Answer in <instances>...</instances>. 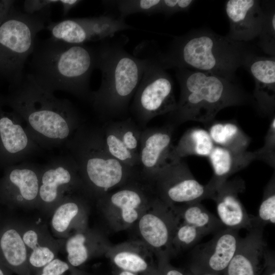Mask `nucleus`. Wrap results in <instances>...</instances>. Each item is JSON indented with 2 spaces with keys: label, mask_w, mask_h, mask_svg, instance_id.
Segmentation results:
<instances>
[{
  "label": "nucleus",
  "mask_w": 275,
  "mask_h": 275,
  "mask_svg": "<svg viewBox=\"0 0 275 275\" xmlns=\"http://www.w3.org/2000/svg\"><path fill=\"white\" fill-rule=\"evenodd\" d=\"M12 86L9 104L40 148L66 144L81 125L80 115L70 101L57 97L30 74Z\"/></svg>",
  "instance_id": "f257e3e1"
},
{
  "label": "nucleus",
  "mask_w": 275,
  "mask_h": 275,
  "mask_svg": "<svg viewBox=\"0 0 275 275\" xmlns=\"http://www.w3.org/2000/svg\"><path fill=\"white\" fill-rule=\"evenodd\" d=\"M254 53L244 42L232 40L203 28L174 37L164 52L147 51L144 54L166 70L191 68L235 79L236 70Z\"/></svg>",
  "instance_id": "f03ea898"
},
{
  "label": "nucleus",
  "mask_w": 275,
  "mask_h": 275,
  "mask_svg": "<svg viewBox=\"0 0 275 275\" xmlns=\"http://www.w3.org/2000/svg\"><path fill=\"white\" fill-rule=\"evenodd\" d=\"M31 56L29 74L37 82L53 92L64 91L89 100L90 77L97 65L96 47L50 37L37 42Z\"/></svg>",
  "instance_id": "7ed1b4c3"
},
{
  "label": "nucleus",
  "mask_w": 275,
  "mask_h": 275,
  "mask_svg": "<svg viewBox=\"0 0 275 275\" xmlns=\"http://www.w3.org/2000/svg\"><path fill=\"white\" fill-rule=\"evenodd\" d=\"M101 41L96 47V68L101 72L99 89L91 92L89 101L101 118L127 113L144 73L146 60L128 53L124 42Z\"/></svg>",
  "instance_id": "20e7f679"
},
{
  "label": "nucleus",
  "mask_w": 275,
  "mask_h": 275,
  "mask_svg": "<svg viewBox=\"0 0 275 275\" xmlns=\"http://www.w3.org/2000/svg\"><path fill=\"white\" fill-rule=\"evenodd\" d=\"M176 75L180 95L170 113L175 123L195 121L207 124L222 109L249 100L236 79L187 68H176Z\"/></svg>",
  "instance_id": "39448f33"
},
{
  "label": "nucleus",
  "mask_w": 275,
  "mask_h": 275,
  "mask_svg": "<svg viewBox=\"0 0 275 275\" xmlns=\"http://www.w3.org/2000/svg\"><path fill=\"white\" fill-rule=\"evenodd\" d=\"M65 144L77 165L87 196L98 199L140 176L138 168L108 152L102 128L81 124Z\"/></svg>",
  "instance_id": "423d86ee"
},
{
  "label": "nucleus",
  "mask_w": 275,
  "mask_h": 275,
  "mask_svg": "<svg viewBox=\"0 0 275 275\" xmlns=\"http://www.w3.org/2000/svg\"><path fill=\"white\" fill-rule=\"evenodd\" d=\"M45 12L28 14L14 5L0 24V77L12 85L21 81L33 52L37 35L45 27Z\"/></svg>",
  "instance_id": "0eeeda50"
},
{
  "label": "nucleus",
  "mask_w": 275,
  "mask_h": 275,
  "mask_svg": "<svg viewBox=\"0 0 275 275\" xmlns=\"http://www.w3.org/2000/svg\"><path fill=\"white\" fill-rule=\"evenodd\" d=\"M142 58L146 59V65L131 109L140 126L145 127L153 118L173 112L177 102L172 79L166 69L151 57Z\"/></svg>",
  "instance_id": "6e6552de"
},
{
  "label": "nucleus",
  "mask_w": 275,
  "mask_h": 275,
  "mask_svg": "<svg viewBox=\"0 0 275 275\" xmlns=\"http://www.w3.org/2000/svg\"><path fill=\"white\" fill-rule=\"evenodd\" d=\"M73 193L87 195L77 165L69 153L56 157L41 166L38 209L50 215L63 198Z\"/></svg>",
  "instance_id": "1a4fd4ad"
},
{
  "label": "nucleus",
  "mask_w": 275,
  "mask_h": 275,
  "mask_svg": "<svg viewBox=\"0 0 275 275\" xmlns=\"http://www.w3.org/2000/svg\"><path fill=\"white\" fill-rule=\"evenodd\" d=\"M157 198L170 207L211 199L214 191L194 177L186 162L180 159L162 169L151 182Z\"/></svg>",
  "instance_id": "9d476101"
},
{
  "label": "nucleus",
  "mask_w": 275,
  "mask_h": 275,
  "mask_svg": "<svg viewBox=\"0 0 275 275\" xmlns=\"http://www.w3.org/2000/svg\"><path fill=\"white\" fill-rule=\"evenodd\" d=\"M146 190L134 180L98 199V205L113 229L125 230L137 223L155 198Z\"/></svg>",
  "instance_id": "9b49d317"
},
{
  "label": "nucleus",
  "mask_w": 275,
  "mask_h": 275,
  "mask_svg": "<svg viewBox=\"0 0 275 275\" xmlns=\"http://www.w3.org/2000/svg\"><path fill=\"white\" fill-rule=\"evenodd\" d=\"M180 219L172 207L155 197L136 224L142 241L157 255L159 261L172 253V240Z\"/></svg>",
  "instance_id": "f8f14e48"
},
{
  "label": "nucleus",
  "mask_w": 275,
  "mask_h": 275,
  "mask_svg": "<svg viewBox=\"0 0 275 275\" xmlns=\"http://www.w3.org/2000/svg\"><path fill=\"white\" fill-rule=\"evenodd\" d=\"M41 166L28 161L9 169L0 182V203L10 208H37Z\"/></svg>",
  "instance_id": "ddd939ff"
},
{
  "label": "nucleus",
  "mask_w": 275,
  "mask_h": 275,
  "mask_svg": "<svg viewBox=\"0 0 275 275\" xmlns=\"http://www.w3.org/2000/svg\"><path fill=\"white\" fill-rule=\"evenodd\" d=\"M173 125L143 129L139 150V171L141 177L151 182L157 174L177 161L172 143Z\"/></svg>",
  "instance_id": "4468645a"
},
{
  "label": "nucleus",
  "mask_w": 275,
  "mask_h": 275,
  "mask_svg": "<svg viewBox=\"0 0 275 275\" xmlns=\"http://www.w3.org/2000/svg\"><path fill=\"white\" fill-rule=\"evenodd\" d=\"M238 231L225 228L209 241L197 245L193 253L199 269L211 274L225 271L238 246L240 238Z\"/></svg>",
  "instance_id": "2eb2a0df"
},
{
  "label": "nucleus",
  "mask_w": 275,
  "mask_h": 275,
  "mask_svg": "<svg viewBox=\"0 0 275 275\" xmlns=\"http://www.w3.org/2000/svg\"><path fill=\"white\" fill-rule=\"evenodd\" d=\"M244 189L243 180L235 178L227 180L214 191L211 199L216 203L218 218L225 228L249 231L255 227V216L248 213L238 197Z\"/></svg>",
  "instance_id": "dca6fc26"
},
{
  "label": "nucleus",
  "mask_w": 275,
  "mask_h": 275,
  "mask_svg": "<svg viewBox=\"0 0 275 275\" xmlns=\"http://www.w3.org/2000/svg\"><path fill=\"white\" fill-rule=\"evenodd\" d=\"M21 233L28 251V264L32 275L57 258L64 239L56 238L47 227L36 222H22Z\"/></svg>",
  "instance_id": "f3484780"
},
{
  "label": "nucleus",
  "mask_w": 275,
  "mask_h": 275,
  "mask_svg": "<svg viewBox=\"0 0 275 275\" xmlns=\"http://www.w3.org/2000/svg\"><path fill=\"white\" fill-rule=\"evenodd\" d=\"M256 0H228L225 11L230 22L226 36L237 42H246L257 38L263 18L262 5Z\"/></svg>",
  "instance_id": "a211bd4d"
},
{
  "label": "nucleus",
  "mask_w": 275,
  "mask_h": 275,
  "mask_svg": "<svg viewBox=\"0 0 275 275\" xmlns=\"http://www.w3.org/2000/svg\"><path fill=\"white\" fill-rule=\"evenodd\" d=\"M0 264L17 275H32L21 221L0 217Z\"/></svg>",
  "instance_id": "6ab92c4d"
},
{
  "label": "nucleus",
  "mask_w": 275,
  "mask_h": 275,
  "mask_svg": "<svg viewBox=\"0 0 275 275\" xmlns=\"http://www.w3.org/2000/svg\"><path fill=\"white\" fill-rule=\"evenodd\" d=\"M243 67L254 79L253 95L258 109L264 114H272L275 105V56H260L254 53L248 58Z\"/></svg>",
  "instance_id": "aec40b11"
},
{
  "label": "nucleus",
  "mask_w": 275,
  "mask_h": 275,
  "mask_svg": "<svg viewBox=\"0 0 275 275\" xmlns=\"http://www.w3.org/2000/svg\"><path fill=\"white\" fill-rule=\"evenodd\" d=\"M154 255L142 241H132L111 245L105 256L117 269L138 275H160L154 264Z\"/></svg>",
  "instance_id": "412c9836"
},
{
  "label": "nucleus",
  "mask_w": 275,
  "mask_h": 275,
  "mask_svg": "<svg viewBox=\"0 0 275 275\" xmlns=\"http://www.w3.org/2000/svg\"><path fill=\"white\" fill-rule=\"evenodd\" d=\"M263 230V227L256 226L245 237H240L225 275H257L260 263L269 255Z\"/></svg>",
  "instance_id": "4be33fe9"
},
{
  "label": "nucleus",
  "mask_w": 275,
  "mask_h": 275,
  "mask_svg": "<svg viewBox=\"0 0 275 275\" xmlns=\"http://www.w3.org/2000/svg\"><path fill=\"white\" fill-rule=\"evenodd\" d=\"M77 193L66 195L51 214L53 236L65 239L74 231L88 226V207Z\"/></svg>",
  "instance_id": "5701e85b"
},
{
  "label": "nucleus",
  "mask_w": 275,
  "mask_h": 275,
  "mask_svg": "<svg viewBox=\"0 0 275 275\" xmlns=\"http://www.w3.org/2000/svg\"><path fill=\"white\" fill-rule=\"evenodd\" d=\"M111 246L101 232L87 226L74 231L65 239L63 248L66 253L67 261L79 268L93 258L105 255Z\"/></svg>",
  "instance_id": "b1692460"
},
{
  "label": "nucleus",
  "mask_w": 275,
  "mask_h": 275,
  "mask_svg": "<svg viewBox=\"0 0 275 275\" xmlns=\"http://www.w3.org/2000/svg\"><path fill=\"white\" fill-rule=\"evenodd\" d=\"M208 156L213 175L207 184L214 191L230 176L259 159L257 151H236L218 146H214Z\"/></svg>",
  "instance_id": "393cba45"
},
{
  "label": "nucleus",
  "mask_w": 275,
  "mask_h": 275,
  "mask_svg": "<svg viewBox=\"0 0 275 275\" xmlns=\"http://www.w3.org/2000/svg\"><path fill=\"white\" fill-rule=\"evenodd\" d=\"M172 207L181 222L193 226L206 235L215 233L225 228L219 219L207 210L200 202Z\"/></svg>",
  "instance_id": "a878e982"
},
{
  "label": "nucleus",
  "mask_w": 275,
  "mask_h": 275,
  "mask_svg": "<svg viewBox=\"0 0 275 275\" xmlns=\"http://www.w3.org/2000/svg\"><path fill=\"white\" fill-rule=\"evenodd\" d=\"M214 147L208 132L202 128H191L184 133L174 146V152L179 159L193 155L207 156Z\"/></svg>",
  "instance_id": "bb28decb"
},
{
  "label": "nucleus",
  "mask_w": 275,
  "mask_h": 275,
  "mask_svg": "<svg viewBox=\"0 0 275 275\" xmlns=\"http://www.w3.org/2000/svg\"><path fill=\"white\" fill-rule=\"evenodd\" d=\"M46 29L51 38L71 44H84L90 42V36L82 18H67L50 22Z\"/></svg>",
  "instance_id": "cd10ccee"
},
{
  "label": "nucleus",
  "mask_w": 275,
  "mask_h": 275,
  "mask_svg": "<svg viewBox=\"0 0 275 275\" xmlns=\"http://www.w3.org/2000/svg\"><path fill=\"white\" fill-rule=\"evenodd\" d=\"M83 19L89 34L90 41L92 42L102 41L108 39L118 32L134 29L126 23L124 18L109 14L85 17Z\"/></svg>",
  "instance_id": "c85d7f7f"
},
{
  "label": "nucleus",
  "mask_w": 275,
  "mask_h": 275,
  "mask_svg": "<svg viewBox=\"0 0 275 275\" xmlns=\"http://www.w3.org/2000/svg\"><path fill=\"white\" fill-rule=\"evenodd\" d=\"M209 134L214 143L233 151H246L250 143L249 138L232 122L213 124Z\"/></svg>",
  "instance_id": "c756f323"
},
{
  "label": "nucleus",
  "mask_w": 275,
  "mask_h": 275,
  "mask_svg": "<svg viewBox=\"0 0 275 275\" xmlns=\"http://www.w3.org/2000/svg\"><path fill=\"white\" fill-rule=\"evenodd\" d=\"M106 148L114 158L131 167L138 168L139 156L128 150L122 141L115 121L107 122L102 128Z\"/></svg>",
  "instance_id": "7c9ffc66"
},
{
  "label": "nucleus",
  "mask_w": 275,
  "mask_h": 275,
  "mask_svg": "<svg viewBox=\"0 0 275 275\" xmlns=\"http://www.w3.org/2000/svg\"><path fill=\"white\" fill-rule=\"evenodd\" d=\"M264 15L261 28L258 36V46L266 54L275 56L274 2H262Z\"/></svg>",
  "instance_id": "2f4dec72"
},
{
  "label": "nucleus",
  "mask_w": 275,
  "mask_h": 275,
  "mask_svg": "<svg viewBox=\"0 0 275 275\" xmlns=\"http://www.w3.org/2000/svg\"><path fill=\"white\" fill-rule=\"evenodd\" d=\"M103 3L115 6L119 13V17L126 16L138 13L151 15L160 13L161 0H120L105 1Z\"/></svg>",
  "instance_id": "473e14b6"
},
{
  "label": "nucleus",
  "mask_w": 275,
  "mask_h": 275,
  "mask_svg": "<svg viewBox=\"0 0 275 275\" xmlns=\"http://www.w3.org/2000/svg\"><path fill=\"white\" fill-rule=\"evenodd\" d=\"M255 227L264 228L275 223V181L272 177L265 187L258 214L255 216Z\"/></svg>",
  "instance_id": "72a5a7b5"
},
{
  "label": "nucleus",
  "mask_w": 275,
  "mask_h": 275,
  "mask_svg": "<svg viewBox=\"0 0 275 275\" xmlns=\"http://www.w3.org/2000/svg\"><path fill=\"white\" fill-rule=\"evenodd\" d=\"M205 236L200 230L180 221L172 240L173 253L195 245Z\"/></svg>",
  "instance_id": "f704fd0d"
},
{
  "label": "nucleus",
  "mask_w": 275,
  "mask_h": 275,
  "mask_svg": "<svg viewBox=\"0 0 275 275\" xmlns=\"http://www.w3.org/2000/svg\"><path fill=\"white\" fill-rule=\"evenodd\" d=\"M115 122L120 137L126 148L139 155L143 129H141L131 118Z\"/></svg>",
  "instance_id": "c9c22d12"
},
{
  "label": "nucleus",
  "mask_w": 275,
  "mask_h": 275,
  "mask_svg": "<svg viewBox=\"0 0 275 275\" xmlns=\"http://www.w3.org/2000/svg\"><path fill=\"white\" fill-rule=\"evenodd\" d=\"M34 275H93L69 264L58 257L45 266Z\"/></svg>",
  "instance_id": "e433bc0d"
},
{
  "label": "nucleus",
  "mask_w": 275,
  "mask_h": 275,
  "mask_svg": "<svg viewBox=\"0 0 275 275\" xmlns=\"http://www.w3.org/2000/svg\"><path fill=\"white\" fill-rule=\"evenodd\" d=\"M274 139L275 118L273 117L265 137V145L257 151L259 159L264 160L271 166H274Z\"/></svg>",
  "instance_id": "4c0bfd02"
},
{
  "label": "nucleus",
  "mask_w": 275,
  "mask_h": 275,
  "mask_svg": "<svg viewBox=\"0 0 275 275\" xmlns=\"http://www.w3.org/2000/svg\"><path fill=\"white\" fill-rule=\"evenodd\" d=\"M195 2L192 0H161L160 13L170 16L178 12H186Z\"/></svg>",
  "instance_id": "58836bf2"
},
{
  "label": "nucleus",
  "mask_w": 275,
  "mask_h": 275,
  "mask_svg": "<svg viewBox=\"0 0 275 275\" xmlns=\"http://www.w3.org/2000/svg\"><path fill=\"white\" fill-rule=\"evenodd\" d=\"M59 2V0H26L23 2V11L28 14H35L46 10Z\"/></svg>",
  "instance_id": "ea45409f"
},
{
  "label": "nucleus",
  "mask_w": 275,
  "mask_h": 275,
  "mask_svg": "<svg viewBox=\"0 0 275 275\" xmlns=\"http://www.w3.org/2000/svg\"><path fill=\"white\" fill-rule=\"evenodd\" d=\"M14 4L15 1L13 0H0V24L6 18Z\"/></svg>",
  "instance_id": "a19ab883"
},
{
  "label": "nucleus",
  "mask_w": 275,
  "mask_h": 275,
  "mask_svg": "<svg viewBox=\"0 0 275 275\" xmlns=\"http://www.w3.org/2000/svg\"><path fill=\"white\" fill-rule=\"evenodd\" d=\"M82 2L79 0H61L59 1V4L62 6L63 15H66L71 9Z\"/></svg>",
  "instance_id": "79ce46f5"
},
{
  "label": "nucleus",
  "mask_w": 275,
  "mask_h": 275,
  "mask_svg": "<svg viewBox=\"0 0 275 275\" xmlns=\"http://www.w3.org/2000/svg\"><path fill=\"white\" fill-rule=\"evenodd\" d=\"M164 275H184L182 272L178 269L173 268H167V270L165 271Z\"/></svg>",
  "instance_id": "37998d69"
},
{
  "label": "nucleus",
  "mask_w": 275,
  "mask_h": 275,
  "mask_svg": "<svg viewBox=\"0 0 275 275\" xmlns=\"http://www.w3.org/2000/svg\"><path fill=\"white\" fill-rule=\"evenodd\" d=\"M12 272L0 264V275H12Z\"/></svg>",
  "instance_id": "c03bdc74"
},
{
  "label": "nucleus",
  "mask_w": 275,
  "mask_h": 275,
  "mask_svg": "<svg viewBox=\"0 0 275 275\" xmlns=\"http://www.w3.org/2000/svg\"><path fill=\"white\" fill-rule=\"evenodd\" d=\"M115 269H116L115 272L116 273V275H138L130 272L121 270L116 268Z\"/></svg>",
  "instance_id": "a18cd8bd"
},
{
  "label": "nucleus",
  "mask_w": 275,
  "mask_h": 275,
  "mask_svg": "<svg viewBox=\"0 0 275 275\" xmlns=\"http://www.w3.org/2000/svg\"><path fill=\"white\" fill-rule=\"evenodd\" d=\"M268 275H275L274 271H272L271 272L269 273Z\"/></svg>",
  "instance_id": "49530a36"
},
{
  "label": "nucleus",
  "mask_w": 275,
  "mask_h": 275,
  "mask_svg": "<svg viewBox=\"0 0 275 275\" xmlns=\"http://www.w3.org/2000/svg\"><path fill=\"white\" fill-rule=\"evenodd\" d=\"M203 275H214V274L211 273H204Z\"/></svg>",
  "instance_id": "de8ad7c7"
}]
</instances>
